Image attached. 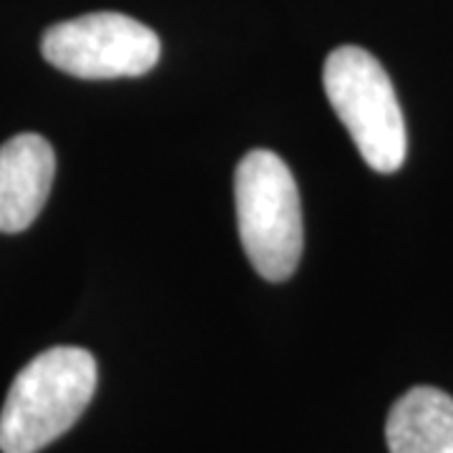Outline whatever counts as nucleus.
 I'll use <instances>...</instances> for the list:
<instances>
[{"label":"nucleus","mask_w":453,"mask_h":453,"mask_svg":"<svg viewBox=\"0 0 453 453\" xmlns=\"http://www.w3.org/2000/svg\"><path fill=\"white\" fill-rule=\"evenodd\" d=\"M96 360L58 345L35 356L11 383L0 411V451L38 453L81 418L96 390Z\"/></svg>","instance_id":"obj_1"},{"label":"nucleus","mask_w":453,"mask_h":453,"mask_svg":"<svg viewBox=\"0 0 453 453\" xmlns=\"http://www.w3.org/2000/svg\"><path fill=\"white\" fill-rule=\"evenodd\" d=\"M237 226L247 259L270 282L295 275L303 257V204L290 166L255 149L234 172Z\"/></svg>","instance_id":"obj_2"},{"label":"nucleus","mask_w":453,"mask_h":453,"mask_svg":"<svg viewBox=\"0 0 453 453\" xmlns=\"http://www.w3.org/2000/svg\"><path fill=\"white\" fill-rule=\"evenodd\" d=\"M323 86L365 164L380 174L398 172L408 136L395 88L380 61L360 46H340L325 61Z\"/></svg>","instance_id":"obj_3"},{"label":"nucleus","mask_w":453,"mask_h":453,"mask_svg":"<svg viewBox=\"0 0 453 453\" xmlns=\"http://www.w3.org/2000/svg\"><path fill=\"white\" fill-rule=\"evenodd\" d=\"M43 58L73 79L104 81L149 73L159 56V35L124 13H88L50 26L41 41Z\"/></svg>","instance_id":"obj_4"},{"label":"nucleus","mask_w":453,"mask_h":453,"mask_svg":"<svg viewBox=\"0 0 453 453\" xmlns=\"http://www.w3.org/2000/svg\"><path fill=\"white\" fill-rule=\"evenodd\" d=\"M53 174L56 154L41 134H18L0 146V232L16 234L35 222Z\"/></svg>","instance_id":"obj_5"},{"label":"nucleus","mask_w":453,"mask_h":453,"mask_svg":"<svg viewBox=\"0 0 453 453\" xmlns=\"http://www.w3.org/2000/svg\"><path fill=\"white\" fill-rule=\"evenodd\" d=\"M390 453H453V398L418 386L401 395L386 421Z\"/></svg>","instance_id":"obj_6"}]
</instances>
